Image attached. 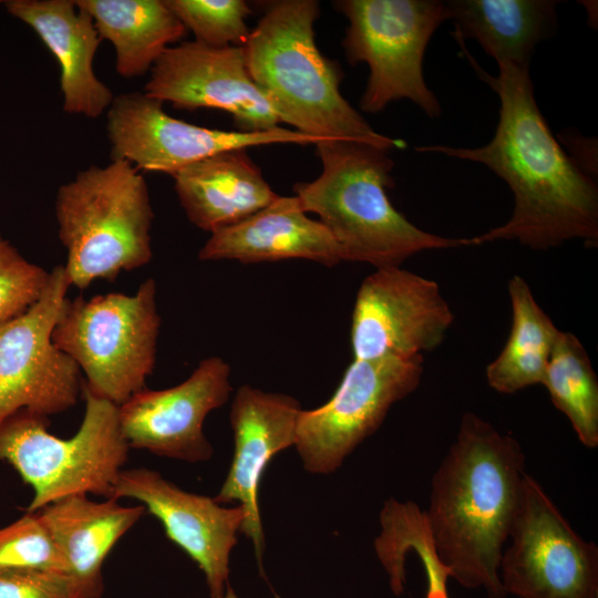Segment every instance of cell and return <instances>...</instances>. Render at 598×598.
<instances>
[{"mask_svg":"<svg viewBox=\"0 0 598 598\" xmlns=\"http://www.w3.org/2000/svg\"><path fill=\"white\" fill-rule=\"evenodd\" d=\"M462 48L480 79L499 97L495 134L478 147L429 145L415 151L482 164L512 190L514 208L509 219L472 237V245L517 240L530 249L546 250L579 239L596 247V179L576 165L553 135L535 99L530 68L499 64L498 75L493 76Z\"/></svg>","mask_w":598,"mask_h":598,"instance_id":"1","label":"cell"},{"mask_svg":"<svg viewBox=\"0 0 598 598\" xmlns=\"http://www.w3.org/2000/svg\"><path fill=\"white\" fill-rule=\"evenodd\" d=\"M525 474L517 440L466 412L431 481L425 514L436 554L451 578L488 598H507L499 564Z\"/></svg>","mask_w":598,"mask_h":598,"instance_id":"2","label":"cell"},{"mask_svg":"<svg viewBox=\"0 0 598 598\" xmlns=\"http://www.w3.org/2000/svg\"><path fill=\"white\" fill-rule=\"evenodd\" d=\"M313 145L322 172L310 183L296 184L295 196L306 213L320 217L341 261L375 269L400 267L423 250L473 246L472 238L442 237L419 228L392 205L388 196L394 186L390 151L336 138Z\"/></svg>","mask_w":598,"mask_h":598,"instance_id":"3","label":"cell"},{"mask_svg":"<svg viewBox=\"0 0 598 598\" xmlns=\"http://www.w3.org/2000/svg\"><path fill=\"white\" fill-rule=\"evenodd\" d=\"M316 0L271 2L243 47L250 79L279 121L317 140L367 142L388 151L405 143L375 132L339 90L343 73L323 56L313 24Z\"/></svg>","mask_w":598,"mask_h":598,"instance_id":"4","label":"cell"},{"mask_svg":"<svg viewBox=\"0 0 598 598\" xmlns=\"http://www.w3.org/2000/svg\"><path fill=\"white\" fill-rule=\"evenodd\" d=\"M54 213L70 286L84 290L96 279L113 282L153 257L148 186L126 161L80 171L59 187Z\"/></svg>","mask_w":598,"mask_h":598,"instance_id":"5","label":"cell"},{"mask_svg":"<svg viewBox=\"0 0 598 598\" xmlns=\"http://www.w3.org/2000/svg\"><path fill=\"white\" fill-rule=\"evenodd\" d=\"M83 420L76 433L61 439L48 431V417L20 410L0 424V462L10 464L33 488L25 512L73 495L113 498L128 458L118 406L83 383Z\"/></svg>","mask_w":598,"mask_h":598,"instance_id":"6","label":"cell"},{"mask_svg":"<svg viewBox=\"0 0 598 598\" xmlns=\"http://www.w3.org/2000/svg\"><path fill=\"white\" fill-rule=\"evenodd\" d=\"M156 292L148 278L134 295L66 299L53 329V343L85 374L84 385L117 406L145 389L154 370L161 327Z\"/></svg>","mask_w":598,"mask_h":598,"instance_id":"7","label":"cell"},{"mask_svg":"<svg viewBox=\"0 0 598 598\" xmlns=\"http://www.w3.org/2000/svg\"><path fill=\"white\" fill-rule=\"evenodd\" d=\"M333 6L349 21L342 41L348 62L369 66L360 109L379 113L409 100L439 117L442 107L424 80L423 60L432 35L447 20L444 1L340 0Z\"/></svg>","mask_w":598,"mask_h":598,"instance_id":"8","label":"cell"},{"mask_svg":"<svg viewBox=\"0 0 598 598\" xmlns=\"http://www.w3.org/2000/svg\"><path fill=\"white\" fill-rule=\"evenodd\" d=\"M503 550L499 576L507 596L598 598V547L581 538L527 473Z\"/></svg>","mask_w":598,"mask_h":598,"instance_id":"9","label":"cell"},{"mask_svg":"<svg viewBox=\"0 0 598 598\" xmlns=\"http://www.w3.org/2000/svg\"><path fill=\"white\" fill-rule=\"evenodd\" d=\"M423 355L353 359L323 405L301 411L293 447L311 474L336 472L383 423L393 404L414 392Z\"/></svg>","mask_w":598,"mask_h":598,"instance_id":"10","label":"cell"},{"mask_svg":"<svg viewBox=\"0 0 598 598\" xmlns=\"http://www.w3.org/2000/svg\"><path fill=\"white\" fill-rule=\"evenodd\" d=\"M69 287L63 265L54 267L40 298L0 323V424L20 410L49 419L78 403L81 370L52 341Z\"/></svg>","mask_w":598,"mask_h":598,"instance_id":"11","label":"cell"},{"mask_svg":"<svg viewBox=\"0 0 598 598\" xmlns=\"http://www.w3.org/2000/svg\"><path fill=\"white\" fill-rule=\"evenodd\" d=\"M111 158L131 163L138 171L175 174L215 154L252 146L315 144L317 138L276 127L265 132L223 131L194 125L168 115L163 103L144 92L114 96L106 111Z\"/></svg>","mask_w":598,"mask_h":598,"instance_id":"12","label":"cell"},{"mask_svg":"<svg viewBox=\"0 0 598 598\" xmlns=\"http://www.w3.org/2000/svg\"><path fill=\"white\" fill-rule=\"evenodd\" d=\"M454 313L436 281L401 267L361 282L351 317L353 359L414 358L441 346Z\"/></svg>","mask_w":598,"mask_h":598,"instance_id":"13","label":"cell"},{"mask_svg":"<svg viewBox=\"0 0 598 598\" xmlns=\"http://www.w3.org/2000/svg\"><path fill=\"white\" fill-rule=\"evenodd\" d=\"M230 365L220 357L202 360L182 383L147 388L118 406V422L130 448L188 463L206 462L214 448L203 425L233 392Z\"/></svg>","mask_w":598,"mask_h":598,"instance_id":"14","label":"cell"},{"mask_svg":"<svg viewBox=\"0 0 598 598\" xmlns=\"http://www.w3.org/2000/svg\"><path fill=\"white\" fill-rule=\"evenodd\" d=\"M143 92L179 110L228 112L241 132L270 131L280 123L249 76L243 47L213 48L195 40L172 45L152 68Z\"/></svg>","mask_w":598,"mask_h":598,"instance_id":"15","label":"cell"},{"mask_svg":"<svg viewBox=\"0 0 598 598\" xmlns=\"http://www.w3.org/2000/svg\"><path fill=\"white\" fill-rule=\"evenodd\" d=\"M113 498H133L164 526L166 536L203 571L210 598L229 585L230 555L245 520L241 506L190 493L147 467L123 470Z\"/></svg>","mask_w":598,"mask_h":598,"instance_id":"16","label":"cell"},{"mask_svg":"<svg viewBox=\"0 0 598 598\" xmlns=\"http://www.w3.org/2000/svg\"><path fill=\"white\" fill-rule=\"evenodd\" d=\"M301 411L293 396L266 392L249 384L239 386L231 402L234 454L214 498L223 505L237 503L243 507L245 520L240 533L251 540L260 568L266 547L258 505L260 480L272 457L295 445Z\"/></svg>","mask_w":598,"mask_h":598,"instance_id":"17","label":"cell"},{"mask_svg":"<svg viewBox=\"0 0 598 598\" xmlns=\"http://www.w3.org/2000/svg\"><path fill=\"white\" fill-rule=\"evenodd\" d=\"M7 11L28 24L60 66L63 111L96 118L114 100L112 90L94 72L102 42L91 16L74 0H8Z\"/></svg>","mask_w":598,"mask_h":598,"instance_id":"18","label":"cell"},{"mask_svg":"<svg viewBox=\"0 0 598 598\" xmlns=\"http://www.w3.org/2000/svg\"><path fill=\"white\" fill-rule=\"evenodd\" d=\"M198 258L241 264L306 259L326 267L341 262L328 229L307 216L296 196H278L244 220L212 233Z\"/></svg>","mask_w":598,"mask_h":598,"instance_id":"19","label":"cell"},{"mask_svg":"<svg viewBox=\"0 0 598 598\" xmlns=\"http://www.w3.org/2000/svg\"><path fill=\"white\" fill-rule=\"evenodd\" d=\"M37 512L63 554L82 598H101L104 560L146 509L121 505L116 498L95 502L87 495H73Z\"/></svg>","mask_w":598,"mask_h":598,"instance_id":"20","label":"cell"},{"mask_svg":"<svg viewBox=\"0 0 598 598\" xmlns=\"http://www.w3.org/2000/svg\"><path fill=\"white\" fill-rule=\"evenodd\" d=\"M172 177L188 220L210 234L244 220L278 197L246 148L200 159Z\"/></svg>","mask_w":598,"mask_h":598,"instance_id":"21","label":"cell"},{"mask_svg":"<svg viewBox=\"0 0 598 598\" xmlns=\"http://www.w3.org/2000/svg\"><path fill=\"white\" fill-rule=\"evenodd\" d=\"M457 41H476L497 65L530 68L536 47L558 28L556 0L444 1Z\"/></svg>","mask_w":598,"mask_h":598,"instance_id":"22","label":"cell"},{"mask_svg":"<svg viewBox=\"0 0 598 598\" xmlns=\"http://www.w3.org/2000/svg\"><path fill=\"white\" fill-rule=\"evenodd\" d=\"M94 21L100 38L115 50V70L124 79L151 72L161 55L187 35L165 0H74Z\"/></svg>","mask_w":598,"mask_h":598,"instance_id":"23","label":"cell"},{"mask_svg":"<svg viewBox=\"0 0 598 598\" xmlns=\"http://www.w3.org/2000/svg\"><path fill=\"white\" fill-rule=\"evenodd\" d=\"M512 326L501 353L486 367V380L496 392L512 394L543 384L559 334L518 275L508 282Z\"/></svg>","mask_w":598,"mask_h":598,"instance_id":"24","label":"cell"},{"mask_svg":"<svg viewBox=\"0 0 598 598\" xmlns=\"http://www.w3.org/2000/svg\"><path fill=\"white\" fill-rule=\"evenodd\" d=\"M543 385L569 420L579 441L598 445V379L589 355L571 332L559 331Z\"/></svg>","mask_w":598,"mask_h":598,"instance_id":"25","label":"cell"},{"mask_svg":"<svg viewBox=\"0 0 598 598\" xmlns=\"http://www.w3.org/2000/svg\"><path fill=\"white\" fill-rule=\"evenodd\" d=\"M168 8L195 41L213 47H244L250 30L246 18L251 13L243 0H165Z\"/></svg>","mask_w":598,"mask_h":598,"instance_id":"26","label":"cell"},{"mask_svg":"<svg viewBox=\"0 0 598 598\" xmlns=\"http://www.w3.org/2000/svg\"><path fill=\"white\" fill-rule=\"evenodd\" d=\"M27 569L68 574L65 558L39 512H25L0 528V570Z\"/></svg>","mask_w":598,"mask_h":598,"instance_id":"27","label":"cell"},{"mask_svg":"<svg viewBox=\"0 0 598 598\" xmlns=\"http://www.w3.org/2000/svg\"><path fill=\"white\" fill-rule=\"evenodd\" d=\"M50 271L25 259L0 234V323L29 309L42 295Z\"/></svg>","mask_w":598,"mask_h":598,"instance_id":"28","label":"cell"},{"mask_svg":"<svg viewBox=\"0 0 598 598\" xmlns=\"http://www.w3.org/2000/svg\"><path fill=\"white\" fill-rule=\"evenodd\" d=\"M0 598H82L66 573L0 570Z\"/></svg>","mask_w":598,"mask_h":598,"instance_id":"29","label":"cell"},{"mask_svg":"<svg viewBox=\"0 0 598 598\" xmlns=\"http://www.w3.org/2000/svg\"><path fill=\"white\" fill-rule=\"evenodd\" d=\"M396 548L402 555L414 551L419 556L427 582L425 598H448L450 575L436 554L427 523L416 520L406 525L398 535Z\"/></svg>","mask_w":598,"mask_h":598,"instance_id":"30","label":"cell"},{"mask_svg":"<svg viewBox=\"0 0 598 598\" xmlns=\"http://www.w3.org/2000/svg\"><path fill=\"white\" fill-rule=\"evenodd\" d=\"M568 146L569 157L588 176L594 178L597 175V144L594 138H585L581 135L576 136V132H565V136L559 137ZM595 179V178H594Z\"/></svg>","mask_w":598,"mask_h":598,"instance_id":"31","label":"cell"},{"mask_svg":"<svg viewBox=\"0 0 598 598\" xmlns=\"http://www.w3.org/2000/svg\"><path fill=\"white\" fill-rule=\"evenodd\" d=\"M219 598H240V597L237 596V594L234 591V589L230 587V585H228V587L226 588L225 594Z\"/></svg>","mask_w":598,"mask_h":598,"instance_id":"32","label":"cell"},{"mask_svg":"<svg viewBox=\"0 0 598 598\" xmlns=\"http://www.w3.org/2000/svg\"><path fill=\"white\" fill-rule=\"evenodd\" d=\"M0 4H3V1H0Z\"/></svg>","mask_w":598,"mask_h":598,"instance_id":"33","label":"cell"}]
</instances>
